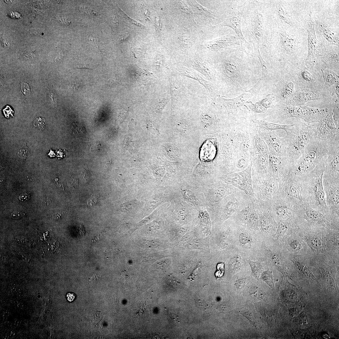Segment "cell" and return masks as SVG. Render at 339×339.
Wrapping results in <instances>:
<instances>
[{
  "instance_id": "cell-57",
  "label": "cell",
  "mask_w": 339,
  "mask_h": 339,
  "mask_svg": "<svg viewBox=\"0 0 339 339\" xmlns=\"http://www.w3.org/2000/svg\"><path fill=\"white\" fill-rule=\"evenodd\" d=\"M163 64V60L162 57L159 56L158 57L156 62V66L158 68H160Z\"/></svg>"
},
{
  "instance_id": "cell-7",
  "label": "cell",
  "mask_w": 339,
  "mask_h": 339,
  "mask_svg": "<svg viewBox=\"0 0 339 339\" xmlns=\"http://www.w3.org/2000/svg\"><path fill=\"white\" fill-rule=\"evenodd\" d=\"M253 188L255 199L260 202L269 201L278 193L279 181L268 175L264 177L253 175Z\"/></svg>"
},
{
  "instance_id": "cell-31",
  "label": "cell",
  "mask_w": 339,
  "mask_h": 339,
  "mask_svg": "<svg viewBox=\"0 0 339 339\" xmlns=\"http://www.w3.org/2000/svg\"><path fill=\"white\" fill-rule=\"evenodd\" d=\"M323 78L326 84L329 86L339 84L338 76L328 69H321Z\"/></svg>"
},
{
  "instance_id": "cell-22",
  "label": "cell",
  "mask_w": 339,
  "mask_h": 339,
  "mask_svg": "<svg viewBox=\"0 0 339 339\" xmlns=\"http://www.w3.org/2000/svg\"><path fill=\"white\" fill-rule=\"evenodd\" d=\"M335 46H321V61L328 67L339 69V47Z\"/></svg>"
},
{
  "instance_id": "cell-44",
  "label": "cell",
  "mask_w": 339,
  "mask_h": 339,
  "mask_svg": "<svg viewBox=\"0 0 339 339\" xmlns=\"http://www.w3.org/2000/svg\"><path fill=\"white\" fill-rule=\"evenodd\" d=\"M72 127L73 132L75 135L79 136L83 134L84 130L81 125L77 122H73Z\"/></svg>"
},
{
  "instance_id": "cell-20",
  "label": "cell",
  "mask_w": 339,
  "mask_h": 339,
  "mask_svg": "<svg viewBox=\"0 0 339 339\" xmlns=\"http://www.w3.org/2000/svg\"><path fill=\"white\" fill-rule=\"evenodd\" d=\"M320 94L309 89H300L297 90L288 99L286 103V105L292 106L304 105L308 102L322 98Z\"/></svg>"
},
{
  "instance_id": "cell-55",
  "label": "cell",
  "mask_w": 339,
  "mask_h": 339,
  "mask_svg": "<svg viewBox=\"0 0 339 339\" xmlns=\"http://www.w3.org/2000/svg\"><path fill=\"white\" fill-rule=\"evenodd\" d=\"M23 215V213L20 211L13 212L11 214V217L13 219H18L21 218Z\"/></svg>"
},
{
  "instance_id": "cell-5",
  "label": "cell",
  "mask_w": 339,
  "mask_h": 339,
  "mask_svg": "<svg viewBox=\"0 0 339 339\" xmlns=\"http://www.w3.org/2000/svg\"><path fill=\"white\" fill-rule=\"evenodd\" d=\"M296 210L298 219L311 227L339 230V218L330 213L314 209L307 204L297 206Z\"/></svg>"
},
{
  "instance_id": "cell-46",
  "label": "cell",
  "mask_w": 339,
  "mask_h": 339,
  "mask_svg": "<svg viewBox=\"0 0 339 339\" xmlns=\"http://www.w3.org/2000/svg\"><path fill=\"white\" fill-rule=\"evenodd\" d=\"M20 88L22 92L25 96H28L30 95V90L27 83L24 82H22Z\"/></svg>"
},
{
  "instance_id": "cell-2",
  "label": "cell",
  "mask_w": 339,
  "mask_h": 339,
  "mask_svg": "<svg viewBox=\"0 0 339 339\" xmlns=\"http://www.w3.org/2000/svg\"><path fill=\"white\" fill-rule=\"evenodd\" d=\"M335 140L331 142L312 138L302 155L292 167L290 173L293 177L299 179L312 171L323 161Z\"/></svg>"
},
{
  "instance_id": "cell-48",
  "label": "cell",
  "mask_w": 339,
  "mask_h": 339,
  "mask_svg": "<svg viewBox=\"0 0 339 339\" xmlns=\"http://www.w3.org/2000/svg\"><path fill=\"white\" fill-rule=\"evenodd\" d=\"M239 239L240 242L242 244H246L250 241L249 237L247 234L245 233L240 234L239 236Z\"/></svg>"
},
{
  "instance_id": "cell-37",
  "label": "cell",
  "mask_w": 339,
  "mask_h": 339,
  "mask_svg": "<svg viewBox=\"0 0 339 339\" xmlns=\"http://www.w3.org/2000/svg\"><path fill=\"white\" fill-rule=\"evenodd\" d=\"M183 34L180 35V43L183 49H188L193 45V41L190 36L185 34Z\"/></svg>"
},
{
  "instance_id": "cell-45",
  "label": "cell",
  "mask_w": 339,
  "mask_h": 339,
  "mask_svg": "<svg viewBox=\"0 0 339 339\" xmlns=\"http://www.w3.org/2000/svg\"><path fill=\"white\" fill-rule=\"evenodd\" d=\"M201 120L203 124L206 126H209L212 122V118L210 115L204 113L201 116Z\"/></svg>"
},
{
  "instance_id": "cell-13",
  "label": "cell",
  "mask_w": 339,
  "mask_h": 339,
  "mask_svg": "<svg viewBox=\"0 0 339 339\" xmlns=\"http://www.w3.org/2000/svg\"><path fill=\"white\" fill-rule=\"evenodd\" d=\"M323 178L339 180V139L332 144L324 159Z\"/></svg>"
},
{
  "instance_id": "cell-29",
  "label": "cell",
  "mask_w": 339,
  "mask_h": 339,
  "mask_svg": "<svg viewBox=\"0 0 339 339\" xmlns=\"http://www.w3.org/2000/svg\"><path fill=\"white\" fill-rule=\"evenodd\" d=\"M255 125L259 128L268 131L277 130H284L287 133L292 127L293 124L285 125L268 122L263 120L254 119L252 120Z\"/></svg>"
},
{
  "instance_id": "cell-43",
  "label": "cell",
  "mask_w": 339,
  "mask_h": 339,
  "mask_svg": "<svg viewBox=\"0 0 339 339\" xmlns=\"http://www.w3.org/2000/svg\"><path fill=\"white\" fill-rule=\"evenodd\" d=\"M169 100L167 96L159 99L156 106V111L160 112L162 111Z\"/></svg>"
},
{
  "instance_id": "cell-1",
  "label": "cell",
  "mask_w": 339,
  "mask_h": 339,
  "mask_svg": "<svg viewBox=\"0 0 339 339\" xmlns=\"http://www.w3.org/2000/svg\"><path fill=\"white\" fill-rule=\"evenodd\" d=\"M264 13L263 0H246L241 21L243 37L248 43L253 44L254 54L259 59L262 68L267 65L261 56L259 46L264 31Z\"/></svg>"
},
{
  "instance_id": "cell-58",
  "label": "cell",
  "mask_w": 339,
  "mask_h": 339,
  "mask_svg": "<svg viewBox=\"0 0 339 339\" xmlns=\"http://www.w3.org/2000/svg\"><path fill=\"white\" fill-rule=\"evenodd\" d=\"M75 295L73 292H68L66 294L67 300L69 302L73 301L75 299Z\"/></svg>"
},
{
  "instance_id": "cell-15",
  "label": "cell",
  "mask_w": 339,
  "mask_h": 339,
  "mask_svg": "<svg viewBox=\"0 0 339 339\" xmlns=\"http://www.w3.org/2000/svg\"><path fill=\"white\" fill-rule=\"evenodd\" d=\"M326 205L329 213L339 217V180L323 178Z\"/></svg>"
},
{
  "instance_id": "cell-27",
  "label": "cell",
  "mask_w": 339,
  "mask_h": 339,
  "mask_svg": "<svg viewBox=\"0 0 339 339\" xmlns=\"http://www.w3.org/2000/svg\"><path fill=\"white\" fill-rule=\"evenodd\" d=\"M268 155H256L254 159V166L258 173L256 176L264 177L269 174Z\"/></svg>"
},
{
  "instance_id": "cell-52",
  "label": "cell",
  "mask_w": 339,
  "mask_h": 339,
  "mask_svg": "<svg viewBox=\"0 0 339 339\" xmlns=\"http://www.w3.org/2000/svg\"><path fill=\"white\" fill-rule=\"evenodd\" d=\"M98 201L97 197L95 196H93L87 200V203L89 206H92L96 204Z\"/></svg>"
},
{
  "instance_id": "cell-38",
  "label": "cell",
  "mask_w": 339,
  "mask_h": 339,
  "mask_svg": "<svg viewBox=\"0 0 339 339\" xmlns=\"http://www.w3.org/2000/svg\"><path fill=\"white\" fill-rule=\"evenodd\" d=\"M238 312L246 318L250 324L256 328V320L254 315L250 311L247 309H244L239 310Z\"/></svg>"
},
{
  "instance_id": "cell-18",
  "label": "cell",
  "mask_w": 339,
  "mask_h": 339,
  "mask_svg": "<svg viewBox=\"0 0 339 339\" xmlns=\"http://www.w3.org/2000/svg\"><path fill=\"white\" fill-rule=\"evenodd\" d=\"M240 40L235 33H229L206 42V49L213 52H221L231 46H240Z\"/></svg>"
},
{
  "instance_id": "cell-34",
  "label": "cell",
  "mask_w": 339,
  "mask_h": 339,
  "mask_svg": "<svg viewBox=\"0 0 339 339\" xmlns=\"http://www.w3.org/2000/svg\"><path fill=\"white\" fill-rule=\"evenodd\" d=\"M301 69L299 73V76L300 79L305 83L308 84L312 83L314 79L310 69Z\"/></svg>"
},
{
  "instance_id": "cell-12",
  "label": "cell",
  "mask_w": 339,
  "mask_h": 339,
  "mask_svg": "<svg viewBox=\"0 0 339 339\" xmlns=\"http://www.w3.org/2000/svg\"><path fill=\"white\" fill-rule=\"evenodd\" d=\"M246 0H235L233 7L221 24L228 26L234 32L239 38L240 45L248 43L243 35L241 29V21Z\"/></svg>"
},
{
  "instance_id": "cell-26",
  "label": "cell",
  "mask_w": 339,
  "mask_h": 339,
  "mask_svg": "<svg viewBox=\"0 0 339 339\" xmlns=\"http://www.w3.org/2000/svg\"><path fill=\"white\" fill-rule=\"evenodd\" d=\"M320 31L325 45L335 46L339 47L338 32H336L331 28L322 23L319 24Z\"/></svg>"
},
{
  "instance_id": "cell-8",
  "label": "cell",
  "mask_w": 339,
  "mask_h": 339,
  "mask_svg": "<svg viewBox=\"0 0 339 339\" xmlns=\"http://www.w3.org/2000/svg\"><path fill=\"white\" fill-rule=\"evenodd\" d=\"M277 196L289 201L295 206L306 204L300 181L294 179L290 172L283 179L279 181V187Z\"/></svg>"
},
{
  "instance_id": "cell-23",
  "label": "cell",
  "mask_w": 339,
  "mask_h": 339,
  "mask_svg": "<svg viewBox=\"0 0 339 339\" xmlns=\"http://www.w3.org/2000/svg\"><path fill=\"white\" fill-rule=\"evenodd\" d=\"M178 71L182 76L191 78L198 81L205 88L211 96H216V91L212 83L204 79L194 70L183 67L179 68Z\"/></svg>"
},
{
  "instance_id": "cell-47",
  "label": "cell",
  "mask_w": 339,
  "mask_h": 339,
  "mask_svg": "<svg viewBox=\"0 0 339 339\" xmlns=\"http://www.w3.org/2000/svg\"><path fill=\"white\" fill-rule=\"evenodd\" d=\"M27 147H24L18 151L17 155L18 157L22 159H24L27 157V155L28 154V150H27Z\"/></svg>"
},
{
  "instance_id": "cell-19",
  "label": "cell",
  "mask_w": 339,
  "mask_h": 339,
  "mask_svg": "<svg viewBox=\"0 0 339 339\" xmlns=\"http://www.w3.org/2000/svg\"><path fill=\"white\" fill-rule=\"evenodd\" d=\"M260 82L259 81L252 88L236 98L227 99L218 97V100L225 107L229 113L241 110L242 106L254 93L259 85Z\"/></svg>"
},
{
  "instance_id": "cell-41",
  "label": "cell",
  "mask_w": 339,
  "mask_h": 339,
  "mask_svg": "<svg viewBox=\"0 0 339 339\" xmlns=\"http://www.w3.org/2000/svg\"><path fill=\"white\" fill-rule=\"evenodd\" d=\"M189 129V126L187 120L182 119L179 122L177 125V130L181 134H186Z\"/></svg>"
},
{
  "instance_id": "cell-9",
  "label": "cell",
  "mask_w": 339,
  "mask_h": 339,
  "mask_svg": "<svg viewBox=\"0 0 339 339\" xmlns=\"http://www.w3.org/2000/svg\"><path fill=\"white\" fill-rule=\"evenodd\" d=\"M311 138L333 142L339 138V129L336 126L332 117L331 111L321 120L308 123Z\"/></svg>"
},
{
  "instance_id": "cell-60",
  "label": "cell",
  "mask_w": 339,
  "mask_h": 339,
  "mask_svg": "<svg viewBox=\"0 0 339 339\" xmlns=\"http://www.w3.org/2000/svg\"><path fill=\"white\" fill-rule=\"evenodd\" d=\"M142 11L143 13L144 14L146 17L148 19H149V15L148 13V9L146 8V7H144L143 8Z\"/></svg>"
},
{
  "instance_id": "cell-61",
  "label": "cell",
  "mask_w": 339,
  "mask_h": 339,
  "mask_svg": "<svg viewBox=\"0 0 339 339\" xmlns=\"http://www.w3.org/2000/svg\"><path fill=\"white\" fill-rule=\"evenodd\" d=\"M91 67L88 65H87L86 64H80L79 65L75 67L78 68H87L88 69H91Z\"/></svg>"
},
{
  "instance_id": "cell-6",
  "label": "cell",
  "mask_w": 339,
  "mask_h": 339,
  "mask_svg": "<svg viewBox=\"0 0 339 339\" xmlns=\"http://www.w3.org/2000/svg\"><path fill=\"white\" fill-rule=\"evenodd\" d=\"M329 110L328 108L319 109L305 105L295 106L285 105L279 109L276 112L277 118L280 120L292 117L298 118L309 123L321 120Z\"/></svg>"
},
{
  "instance_id": "cell-32",
  "label": "cell",
  "mask_w": 339,
  "mask_h": 339,
  "mask_svg": "<svg viewBox=\"0 0 339 339\" xmlns=\"http://www.w3.org/2000/svg\"><path fill=\"white\" fill-rule=\"evenodd\" d=\"M288 246L289 250L294 253H300L303 251L302 242L295 237H289L288 241Z\"/></svg>"
},
{
  "instance_id": "cell-25",
  "label": "cell",
  "mask_w": 339,
  "mask_h": 339,
  "mask_svg": "<svg viewBox=\"0 0 339 339\" xmlns=\"http://www.w3.org/2000/svg\"><path fill=\"white\" fill-rule=\"evenodd\" d=\"M275 97L273 94H269L262 100L253 104L251 102H246V107L252 111L256 113H264L269 108L274 106V101Z\"/></svg>"
},
{
  "instance_id": "cell-10",
  "label": "cell",
  "mask_w": 339,
  "mask_h": 339,
  "mask_svg": "<svg viewBox=\"0 0 339 339\" xmlns=\"http://www.w3.org/2000/svg\"><path fill=\"white\" fill-rule=\"evenodd\" d=\"M261 203L271 216L274 217L279 220L293 219L297 218L296 206L281 197L277 196L269 201Z\"/></svg>"
},
{
  "instance_id": "cell-14",
  "label": "cell",
  "mask_w": 339,
  "mask_h": 339,
  "mask_svg": "<svg viewBox=\"0 0 339 339\" xmlns=\"http://www.w3.org/2000/svg\"><path fill=\"white\" fill-rule=\"evenodd\" d=\"M258 135L264 140L268 147L269 154L286 157L287 146L285 137H278L273 131L259 128Z\"/></svg>"
},
{
  "instance_id": "cell-62",
  "label": "cell",
  "mask_w": 339,
  "mask_h": 339,
  "mask_svg": "<svg viewBox=\"0 0 339 339\" xmlns=\"http://www.w3.org/2000/svg\"><path fill=\"white\" fill-rule=\"evenodd\" d=\"M61 214L59 213H55L52 215V217L54 219H59L61 216Z\"/></svg>"
},
{
  "instance_id": "cell-21",
  "label": "cell",
  "mask_w": 339,
  "mask_h": 339,
  "mask_svg": "<svg viewBox=\"0 0 339 339\" xmlns=\"http://www.w3.org/2000/svg\"><path fill=\"white\" fill-rule=\"evenodd\" d=\"M187 3L192 11L204 18L213 21L215 24H221L226 16L218 15L203 6L195 0L188 1Z\"/></svg>"
},
{
  "instance_id": "cell-40",
  "label": "cell",
  "mask_w": 339,
  "mask_h": 339,
  "mask_svg": "<svg viewBox=\"0 0 339 339\" xmlns=\"http://www.w3.org/2000/svg\"><path fill=\"white\" fill-rule=\"evenodd\" d=\"M33 125L38 131H43L46 128L45 120L43 117H37L34 121Z\"/></svg>"
},
{
  "instance_id": "cell-17",
  "label": "cell",
  "mask_w": 339,
  "mask_h": 339,
  "mask_svg": "<svg viewBox=\"0 0 339 339\" xmlns=\"http://www.w3.org/2000/svg\"><path fill=\"white\" fill-rule=\"evenodd\" d=\"M268 161L269 174L279 181L289 174L292 166L286 157L269 154Z\"/></svg>"
},
{
  "instance_id": "cell-30",
  "label": "cell",
  "mask_w": 339,
  "mask_h": 339,
  "mask_svg": "<svg viewBox=\"0 0 339 339\" xmlns=\"http://www.w3.org/2000/svg\"><path fill=\"white\" fill-rule=\"evenodd\" d=\"M253 139L255 154L256 155H269V151L266 144L258 134H254Z\"/></svg>"
},
{
  "instance_id": "cell-53",
  "label": "cell",
  "mask_w": 339,
  "mask_h": 339,
  "mask_svg": "<svg viewBox=\"0 0 339 339\" xmlns=\"http://www.w3.org/2000/svg\"><path fill=\"white\" fill-rule=\"evenodd\" d=\"M107 81L108 84L110 85L117 84L118 83V82L116 80V78L111 75L107 77Z\"/></svg>"
},
{
  "instance_id": "cell-28",
  "label": "cell",
  "mask_w": 339,
  "mask_h": 339,
  "mask_svg": "<svg viewBox=\"0 0 339 339\" xmlns=\"http://www.w3.org/2000/svg\"><path fill=\"white\" fill-rule=\"evenodd\" d=\"M170 94L172 104L181 101L186 94V89L181 82L171 79L170 81Z\"/></svg>"
},
{
  "instance_id": "cell-54",
  "label": "cell",
  "mask_w": 339,
  "mask_h": 339,
  "mask_svg": "<svg viewBox=\"0 0 339 339\" xmlns=\"http://www.w3.org/2000/svg\"><path fill=\"white\" fill-rule=\"evenodd\" d=\"M155 25L156 30L159 32L161 30L162 24L161 19L159 17H155Z\"/></svg>"
},
{
  "instance_id": "cell-36",
  "label": "cell",
  "mask_w": 339,
  "mask_h": 339,
  "mask_svg": "<svg viewBox=\"0 0 339 339\" xmlns=\"http://www.w3.org/2000/svg\"><path fill=\"white\" fill-rule=\"evenodd\" d=\"M260 278L271 288H274V282L272 272L268 268L266 271L262 272Z\"/></svg>"
},
{
  "instance_id": "cell-24",
  "label": "cell",
  "mask_w": 339,
  "mask_h": 339,
  "mask_svg": "<svg viewBox=\"0 0 339 339\" xmlns=\"http://www.w3.org/2000/svg\"><path fill=\"white\" fill-rule=\"evenodd\" d=\"M191 64L192 68L202 74L209 80H215L213 70L205 60L198 56H194L191 59Z\"/></svg>"
},
{
  "instance_id": "cell-56",
  "label": "cell",
  "mask_w": 339,
  "mask_h": 339,
  "mask_svg": "<svg viewBox=\"0 0 339 339\" xmlns=\"http://www.w3.org/2000/svg\"><path fill=\"white\" fill-rule=\"evenodd\" d=\"M64 54L61 50L60 49L57 53L56 57L55 59L56 62H59L63 58Z\"/></svg>"
},
{
  "instance_id": "cell-59",
  "label": "cell",
  "mask_w": 339,
  "mask_h": 339,
  "mask_svg": "<svg viewBox=\"0 0 339 339\" xmlns=\"http://www.w3.org/2000/svg\"><path fill=\"white\" fill-rule=\"evenodd\" d=\"M5 39V38L4 37H1V41H2V44H3V46H4V47H7V46H6V44H7V46L8 47L9 46V41L7 39Z\"/></svg>"
},
{
  "instance_id": "cell-35",
  "label": "cell",
  "mask_w": 339,
  "mask_h": 339,
  "mask_svg": "<svg viewBox=\"0 0 339 339\" xmlns=\"http://www.w3.org/2000/svg\"><path fill=\"white\" fill-rule=\"evenodd\" d=\"M252 270V273L257 278H258L262 273V267L259 261H252L250 260L248 261Z\"/></svg>"
},
{
  "instance_id": "cell-16",
  "label": "cell",
  "mask_w": 339,
  "mask_h": 339,
  "mask_svg": "<svg viewBox=\"0 0 339 339\" xmlns=\"http://www.w3.org/2000/svg\"><path fill=\"white\" fill-rule=\"evenodd\" d=\"M229 181L234 187L244 192L251 199H255L251 173V165L245 170L230 175Z\"/></svg>"
},
{
  "instance_id": "cell-33",
  "label": "cell",
  "mask_w": 339,
  "mask_h": 339,
  "mask_svg": "<svg viewBox=\"0 0 339 339\" xmlns=\"http://www.w3.org/2000/svg\"><path fill=\"white\" fill-rule=\"evenodd\" d=\"M294 92V84L291 82H287L283 85L281 91L282 97L287 100L289 98Z\"/></svg>"
},
{
  "instance_id": "cell-4",
  "label": "cell",
  "mask_w": 339,
  "mask_h": 339,
  "mask_svg": "<svg viewBox=\"0 0 339 339\" xmlns=\"http://www.w3.org/2000/svg\"><path fill=\"white\" fill-rule=\"evenodd\" d=\"M286 133V157L293 166L303 154L312 136L308 124L304 122L293 124Z\"/></svg>"
},
{
  "instance_id": "cell-39",
  "label": "cell",
  "mask_w": 339,
  "mask_h": 339,
  "mask_svg": "<svg viewBox=\"0 0 339 339\" xmlns=\"http://www.w3.org/2000/svg\"><path fill=\"white\" fill-rule=\"evenodd\" d=\"M249 292L251 296L254 300H259L263 298L264 295L262 291L257 287H251Z\"/></svg>"
},
{
  "instance_id": "cell-42",
  "label": "cell",
  "mask_w": 339,
  "mask_h": 339,
  "mask_svg": "<svg viewBox=\"0 0 339 339\" xmlns=\"http://www.w3.org/2000/svg\"><path fill=\"white\" fill-rule=\"evenodd\" d=\"M331 114L335 124L338 128L339 129V106L338 105H335L331 111Z\"/></svg>"
},
{
  "instance_id": "cell-3",
  "label": "cell",
  "mask_w": 339,
  "mask_h": 339,
  "mask_svg": "<svg viewBox=\"0 0 339 339\" xmlns=\"http://www.w3.org/2000/svg\"><path fill=\"white\" fill-rule=\"evenodd\" d=\"M324 169V159L312 171L297 180L301 183L306 204L314 209L330 213L323 185Z\"/></svg>"
},
{
  "instance_id": "cell-51",
  "label": "cell",
  "mask_w": 339,
  "mask_h": 339,
  "mask_svg": "<svg viewBox=\"0 0 339 339\" xmlns=\"http://www.w3.org/2000/svg\"><path fill=\"white\" fill-rule=\"evenodd\" d=\"M30 195L29 193L24 192L19 195L18 196L19 200L23 202H25L29 200Z\"/></svg>"
},
{
  "instance_id": "cell-50",
  "label": "cell",
  "mask_w": 339,
  "mask_h": 339,
  "mask_svg": "<svg viewBox=\"0 0 339 339\" xmlns=\"http://www.w3.org/2000/svg\"><path fill=\"white\" fill-rule=\"evenodd\" d=\"M3 111L5 117L7 118L13 116V111L9 106L7 105L3 110Z\"/></svg>"
},
{
  "instance_id": "cell-49",
  "label": "cell",
  "mask_w": 339,
  "mask_h": 339,
  "mask_svg": "<svg viewBox=\"0 0 339 339\" xmlns=\"http://www.w3.org/2000/svg\"><path fill=\"white\" fill-rule=\"evenodd\" d=\"M246 279L242 278L239 279L236 281L235 285L236 287L238 289H241L243 288L246 284Z\"/></svg>"
},
{
  "instance_id": "cell-11",
  "label": "cell",
  "mask_w": 339,
  "mask_h": 339,
  "mask_svg": "<svg viewBox=\"0 0 339 339\" xmlns=\"http://www.w3.org/2000/svg\"><path fill=\"white\" fill-rule=\"evenodd\" d=\"M308 34V53L305 61L307 67L313 69L317 59L321 56V46L316 35L315 22L310 8V13L305 21Z\"/></svg>"
}]
</instances>
